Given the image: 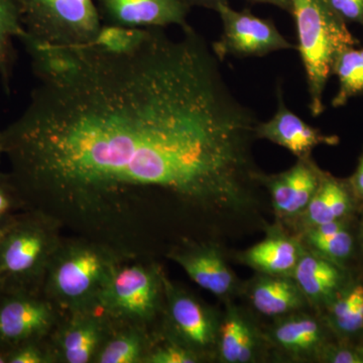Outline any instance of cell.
<instances>
[{"label": "cell", "instance_id": "cell-1", "mask_svg": "<svg viewBox=\"0 0 363 363\" xmlns=\"http://www.w3.org/2000/svg\"><path fill=\"white\" fill-rule=\"evenodd\" d=\"M182 30L145 28L124 51L21 40L38 85L1 133L28 210L152 259L257 202L259 118L201 33Z\"/></svg>", "mask_w": 363, "mask_h": 363}, {"label": "cell", "instance_id": "cell-2", "mask_svg": "<svg viewBox=\"0 0 363 363\" xmlns=\"http://www.w3.org/2000/svg\"><path fill=\"white\" fill-rule=\"evenodd\" d=\"M126 260L104 243L80 235L62 238L45 272L43 294L63 313L99 306V297Z\"/></svg>", "mask_w": 363, "mask_h": 363}, {"label": "cell", "instance_id": "cell-3", "mask_svg": "<svg viewBox=\"0 0 363 363\" xmlns=\"http://www.w3.org/2000/svg\"><path fill=\"white\" fill-rule=\"evenodd\" d=\"M291 13L297 28L310 111L317 117L325 111L324 92L336 57L345 48L358 45L359 42L326 0H291Z\"/></svg>", "mask_w": 363, "mask_h": 363}, {"label": "cell", "instance_id": "cell-4", "mask_svg": "<svg viewBox=\"0 0 363 363\" xmlns=\"http://www.w3.org/2000/svg\"><path fill=\"white\" fill-rule=\"evenodd\" d=\"M63 229L47 215L26 210L18 215L0 242V290L43 293L45 272Z\"/></svg>", "mask_w": 363, "mask_h": 363}, {"label": "cell", "instance_id": "cell-5", "mask_svg": "<svg viewBox=\"0 0 363 363\" xmlns=\"http://www.w3.org/2000/svg\"><path fill=\"white\" fill-rule=\"evenodd\" d=\"M164 272L152 259L124 262L105 286L99 306L112 321L157 334L164 304Z\"/></svg>", "mask_w": 363, "mask_h": 363}, {"label": "cell", "instance_id": "cell-6", "mask_svg": "<svg viewBox=\"0 0 363 363\" xmlns=\"http://www.w3.org/2000/svg\"><path fill=\"white\" fill-rule=\"evenodd\" d=\"M16 4L26 33L21 39L44 47L92 44L104 26L94 0H16Z\"/></svg>", "mask_w": 363, "mask_h": 363}, {"label": "cell", "instance_id": "cell-7", "mask_svg": "<svg viewBox=\"0 0 363 363\" xmlns=\"http://www.w3.org/2000/svg\"><path fill=\"white\" fill-rule=\"evenodd\" d=\"M164 304L157 335L187 348L202 362L216 359L222 313L164 276Z\"/></svg>", "mask_w": 363, "mask_h": 363}, {"label": "cell", "instance_id": "cell-8", "mask_svg": "<svg viewBox=\"0 0 363 363\" xmlns=\"http://www.w3.org/2000/svg\"><path fill=\"white\" fill-rule=\"evenodd\" d=\"M63 315L43 293L0 290V350L49 337Z\"/></svg>", "mask_w": 363, "mask_h": 363}, {"label": "cell", "instance_id": "cell-9", "mask_svg": "<svg viewBox=\"0 0 363 363\" xmlns=\"http://www.w3.org/2000/svg\"><path fill=\"white\" fill-rule=\"evenodd\" d=\"M216 11L220 16L223 32L211 48L220 61L227 56L264 57L269 52L296 48L272 21L260 18L248 11H234L228 4H221Z\"/></svg>", "mask_w": 363, "mask_h": 363}, {"label": "cell", "instance_id": "cell-10", "mask_svg": "<svg viewBox=\"0 0 363 363\" xmlns=\"http://www.w3.org/2000/svg\"><path fill=\"white\" fill-rule=\"evenodd\" d=\"M164 257L179 264L198 286L226 302L242 289L221 248L212 241L185 238Z\"/></svg>", "mask_w": 363, "mask_h": 363}, {"label": "cell", "instance_id": "cell-11", "mask_svg": "<svg viewBox=\"0 0 363 363\" xmlns=\"http://www.w3.org/2000/svg\"><path fill=\"white\" fill-rule=\"evenodd\" d=\"M112 323L100 306L64 314L48 337L55 363H93Z\"/></svg>", "mask_w": 363, "mask_h": 363}, {"label": "cell", "instance_id": "cell-12", "mask_svg": "<svg viewBox=\"0 0 363 363\" xmlns=\"http://www.w3.org/2000/svg\"><path fill=\"white\" fill-rule=\"evenodd\" d=\"M269 346L297 362H317L334 336L322 316L303 311L277 318L266 333Z\"/></svg>", "mask_w": 363, "mask_h": 363}, {"label": "cell", "instance_id": "cell-13", "mask_svg": "<svg viewBox=\"0 0 363 363\" xmlns=\"http://www.w3.org/2000/svg\"><path fill=\"white\" fill-rule=\"evenodd\" d=\"M102 23L131 28L188 26L184 0H95Z\"/></svg>", "mask_w": 363, "mask_h": 363}, {"label": "cell", "instance_id": "cell-14", "mask_svg": "<svg viewBox=\"0 0 363 363\" xmlns=\"http://www.w3.org/2000/svg\"><path fill=\"white\" fill-rule=\"evenodd\" d=\"M324 173L312 157H308L298 159L292 168L283 173H262L260 182L269 191L276 213L284 219H294L298 218L311 201Z\"/></svg>", "mask_w": 363, "mask_h": 363}, {"label": "cell", "instance_id": "cell-15", "mask_svg": "<svg viewBox=\"0 0 363 363\" xmlns=\"http://www.w3.org/2000/svg\"><path fill=\"white\" fill-rule=\"evenodd\" d=\"M257 140H267L285 147L298 159L311 157L318 145H337L335 135H324L321 130L306 123L286 107L283 92L278 89V111L269 121H259L257 126Z\"/></svg>", "mask_w": 363, "mask_h": 363}, {"label": "cell", "instance_id": "cell-16", "mask_svg": "<svg viewBox=\"0 0 363 363\" xmlns=\"http://www.w3.org/2000/svg\"><path fill=\"white\" fill-rule=\"evenodd\" d=\"M222 313L217 362L222 363L259 362L269 346L266 334L259 330L247 312L230 301Z\"/></svg>", "mask_w": 363, "mask_h": 363}, {"label": "cell", "instance_id": "cell-17", "mask_svg": "<svg viewBox=\"0 0 363 363\" xmlns=\"http://www.w3.org/2000/svg\"><path fill=\"white\" fill-rule=\"evenodd\" d=\"M292 277L310 307L321 313L353 279L350 269L338 266L308 248L298 260Z\"/></svg>", "mask_w": 363, "mask_h": 363}, {"label": "cell", "instance_id": "cell-18", "mask_svg": "<svg viewBox=\"0 0 363 363\" xmlns=\"http://www.w3.org/2000/svg\"><path fill=\"white\" fill-rule=\"evenodd\" d=\"M243 289L253 309L264 317L277 319L310 307L292 276L257 274Z\"/></svg>", "mask_w": 363, "mask_h": 363}, {"label": "cell", "instance_id": "cell-19", "mask_svg": "<svg viewBox=\"0 0 363 363\" xmlns=\"http://www.w3.org/2000/svg\"><path fill=\"white\" fill-rule=\"evenodd\" d=\"M305 250L302 240L272 228L264 240L241 252L238 259L257 274L292 276Z\"/></svg>", "mask_w": 363, "mask_h": 363}, {"label": "cell", "instance_id": "cell-20", "mask_svg": "<svg viewBox=\"0 0 363 363\" xmlns=\"http://www.w3.org/2000/svg\"><path fill=\"white\" fill-rule=\"evenodd\" d=\"M358 202L348 180L325 172L321 183L304 212L298 217L303 231L329 222L352 219Z\"/></svg>", "mask_w": 363, "mask_h": 363}, {"label": "cell", "instance_id": "cell-21", "mask_svg": "<svg viewBox=\"0 0 363 363\" xmlns=\"http://www.w3.org/2000/svg\"><path fill=\"white\" fill-rule=\"evenodd\" d=\"M112 322L93 363H145L157 334L138 325Z\"/></svg>", "mask_w": 363, "mask_h": 363}, {"label": "cell", "instance_id": "cell-22", "mask_svg": "<svg viewBox=\"0 0 363 363\" xmlns=\"http://www.w3.org/2000/svg\"><path fill=\"white\" fill-rule=\"evenodd\" d=\"M336 340L363 342V284L352 279L321 315Z\"/></svg>", "mask_w": 363, "mask_h": 363}, {"label": "cell", "instance_id": "cell-23", "mask_svg": "<svg viewBox=\"0 0 363 363\" xmlns=\"http://www.w3.org/2000/svg\"><path fill=\"white\" fill-rule=\"evenodd\" d=\"M301 240L312 252L347 269L357 252V241L351 223L330 233H317L307 229L303 231Z\"/></svg>", "mask_w": 363, "mask_h": 363}, {"label": "cell", "instance_id": "cell-24", "mask_svg": "<svg viewBox=\"0 0 363 363\" xmlns=\"http://www.w3.org/2000/svg\"><path fill=\"white\" fill-rule=\"evenodd\" d=\"M332 75L338 79L337 93L332 100L334 108L343 107L351 98L363 94V47L351 45L342 50L332 68Z\"/></svg>", "mask_w": 363, "mask_h": 363}, {"label": "cell", "instance_id": "cell-25", "mask_svg": "<svg viewBox=\"0 0 363 363\" xmlns=\"http://www.w3.org/2000/svg\"><path fill=\"white\" fill-rule=\"evenodd\" d=\"M25 33L16 0H0V78L7 91L13 70V40Z\"/></svg>", "mask_w": 363, "mask_h": 363}, {"label": "cell", "instance_id": "cell-26", "mask_svg": "<svg viewBox=\"0 0 363 363\" xmlns=\"http://www.w3.org/2000/svg\"><path fill=\"white\" fill-rule=\"evenodd\" d=\"M143 30L145 28L104 25L93 44L112 51H124L133 47L140 40Z\"/></svg>", "mask_w": 363, "mask_h": 363}, {"label": "cell", "instance_id": "cell-27", "mask_svg": "<svg viewBox=\"0 0 363 363\" xmlns=\"http://www.w3.org/2000/svg\"><path fill=\"white\" fill-rule=\"evenodd\" d=\"M202 360L194 352L157 336L145 363H200Z\"/></svg>", "mask_w": 363, "mask_h": 363}, {"label": "cell", "instance_id": "cell-28", "mask_svg": "<svg viewBox=\"0 0 363 363\" xmlns=\"http://www.w3.org/2000/svg\"><path fill=\"white\" fill-rule=\"evenodd\" d=\"M26 204L9 173L0 171V222L26 211Z\"/></svg>", "mask_w": 363, "mask_h": 363}, {"label": "cell", "instance_id": "cell-29", "mask_svg": "<svg viewBox=\"0 0 363 363\" xmlns=\"http://www.w3.org/2000/svg\"><path fill=\"white\" fill-rule=\"evenodd\" d=\"M7 363H55L48 338L28 341L9 352Z\"/></svg>", "mask_w": 363, "mask_h": 363}, {"label": "cell", "instance_id": "cell-30", "mask_svg": "<svg viewBox=\"0 0 363 363\" xmlns=\"http://www.w3.org/2000/svg\"><path fill=\"white\" fill-rule=\"evenodd\" d=\"M318 362L363 363V343L334 339L322 351Z\"/></svg>", "mask_w": 363, "mask_h": 363}, {"label": "cell", "instance_id": "cell-31", "mask_svg": "<svg viewBox=\"0 0 363 363\" xmlns=\"http://www.w3.org/2000/svg\"><path fill=\"white\" fill-rule=\"evenodd\" d=\"M341 20L357 23L363 28V0H326Z\"/></svg>", "mask_w": 363, "mask_h": 363}, {"label": "cell", "instance_id": "cell-32", "mask_svg": "<svg viewBox=\"0 0 363 363\" xmlns=\"http://www.w3.org/2000/svg\"><path fill=\"white\" fill-rule=\"evenodd\" d=\"M353 194L360 204H363V150L358 159L357 167L354 173L347 179Z\"/></svg>", "mask_w": 363, "mask_h": 363}, {"label": "cell", "instance_id": "cell-33", "mask_svg": "<svg viewBox=\"0 0 363 363\" xmlns=\"http://www.w3.org/2000/svg\"><path fill=\"white\" fill-rule=\"evenodd\" d=\"M189 6L205 7V9L217 11L221 4H228V0H184Z\"/></svg>", "mask_w": 363, "mask_h": 363}, {"label": "cell", "instance_id": "cell-34", "mask_svg": "<svg viewBox=\"0 0 363 363\" xmlns=\"http://www.w3.org/2000/svg\"><path fill=\"white\" fill-rule=\"evenodd\" d=\"M250 1L272 4L291 13V0H250Z\"/></svg>", "mask_w": 363, "mask_h": 363}, {"label": "cell", "instance_id": "cell-35", "mask_svg": "<svg viewBox=\"0 0 363 363\" xmlns=\"http://www.w3.org/2000/svg\"><path fill=\"white\" fill-rule=\"evenodd\" d=\"M18 215L11 217V218L7 219V220L0 222V242H1L2 238H4V235H6L7 231L9 230V228L13 226V224L14 223V221H16Z\"/></svg>", "mask_w": 363, "mask_h": 363}, {"label": "cell", "instance_id": "cell-36", "mask_svg": "<svg viewBox=\"0 0 363 363\" xmlns=\"http://www.w3.org/2000/svg\"><path fill=\"white\" fill-rule=\"evenodd\" d=\"M9 352L4 350H0V363L9 362Z\"/></svg>", "mask_w": 363, "mask_h": 363}, {"label": "cell", "instance_id": "cell-37", "mask_svg": "<svg viewBox=\"0 0 363 363\" xmlns=\"http://www.w3.org/2000/svg\"><path fill=\"white\" fill-rule=\"evenodd\" d=\"M4 156V138H2V133L0 131V162H1L2 157Z\"/></svg>", "mask_w": 363, "mask_h": 363}, {"label": "cell", "instance_id": "cell-38", "mask_svg": "<svg viewBox=\"0 0 363 363\" xmlns=\"http://www.w3.org/2000/svg\"><path fill=\"white\" fill-rule=\"evenodd\" d=\"M359 242H360V245H362V247L363 248V215H362V223H360Z\"/></svg>", "mask_w": 363, "mask_h": 363}, {"label": "cell", "instance_id": "cell-39", "mask_svg": "<svg viewBox=\"0 0 363 363\" xmlns=\"http://www.w3.org/2000/svg\"><path fill=\"white\" fill-rule=\"evenodd\" d=\"M363 343V342H362Z\"/></svg>", "mask_w": 363, "mask_h": 363}]
</instances>
